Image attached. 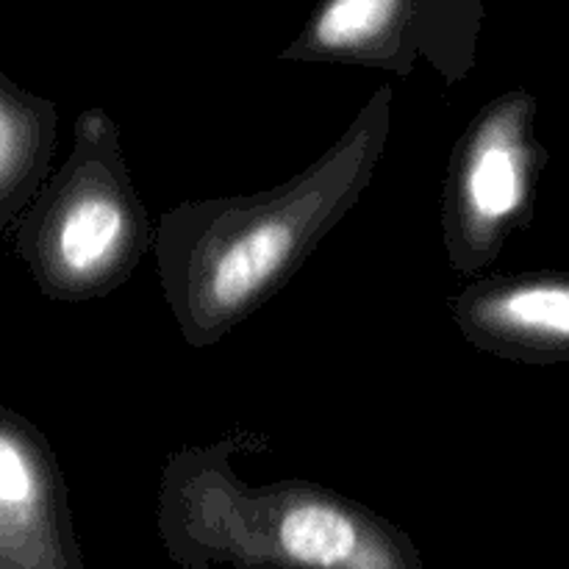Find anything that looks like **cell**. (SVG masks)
<instances>
[{"label": "cell", "mask_w": 569, "mask_h": 569, "mask_svg": "<svg viewBox=\"0 0 569 569\" xmlns=\"http://www.w3.org/2000/svg\"><path fill=\"white\" fill-rule=\"evenodd\" d=\"M153 242L156 220L133 183L114 117L83 109L64 164L14 222L17 256L44 298L87 303L117 292Z\"/></svg>", "instance_id": "3957f363"}, {"label": "cell", "mask_w": 569, "mask_h": 569, "mask_svg": "<svg viewBox=\"0 0 569 569\" xmlns=\"http://www.w3.org/2000/svg\"><path fill=\"white\" fill-rule=\"evenodd\" d=\"M59 109L0 70V231L14 226L50 178Z\"/></svg>", "instance_id": "ba28073f"}, {"label": "cell", "mask_w": 569, "mask_h": 569, "mask_svg": "<svg viewBox=\"0 0 569 569\" xmlns=\"http://www.w3.org/2000/svg\"><path fill=\"white\" fill-rule=\"evenodd\" d=\"M483 22L487 0H317L278 59L359 64L400 78L428 64L459 87L476 70Z\"/></svg>", "instance_id": "5b68a950"}, {"label": "cell", "mask_w": 569, "mask_h": 569, "mask_svg": "<svg viewBox=\"0 0 569 569\" xmlns=\"http://www.w3.org/2000/svg\"><path fill=\"white\" fill-rule=\"evenodd\" d=\"M450 317L476 350L520 365L569 361V272H517L467 283Z\"/></svg>", "instance_id": "52a82bcc"}, {"label": "cell", "mask_w": 569, "mask_h": 569, "mask_svg": "<svg viewBox=\"0 0 569 569\" xmlns=\"http://www.w3.org/2000/svg\"><path fill=\"white\" fill-rule=\"evenodd\" d=\"M537 111L528 89H509L478 109L450 150L442 244L461 276H481L509 239L531 226L537 183L550 161L537 139Z\"/></svg>", "instance_id": "277c9868"}, {"label": "cell", "mask_w": 569, "mask_h": 569, "mask_svg": "<svg viewBox=\"0 0 569 569\" xmlns=\"http://www.w3.org/2000/svg\"><path fill=\"white\" fill-rule=\"evenodd\" d=\"M264 448L231 431L164 461L156 531L178 569H426L403 528L326 483L239 478L233 456Z\"/></svg>", "instance_id": "7a4b0ae2"}, {"label": "cell", "mask_w": 569, "mask_h": 569, "mask_svg": "<svg viewBox=\"0 0 569 569\" xmlns=\"http://www.w3.org/2000/svg\"><path fill=\"white\" fill-rule=\"evenodd\" d=\"M0 569H87L53 445L0 406Z\"/></svg>", "instance_id": "8992f818"}, {"label": "cell", "mask_w": 569, "mask_h": 569, "mask_svg": "<svg viewBox=\"0 0 569 569\" xmlns=\"http://www.w3.org/2000/svg\"><path fill=\"white\" fill-rule=\"evenodd\" d=\"M392 114L395 89H376L298 176L253 194L181 200L156 220V272L187 345H217L298 276L376 181Z\"/></svg>", "instance_id": "6da1fadb"}]
</instances>
